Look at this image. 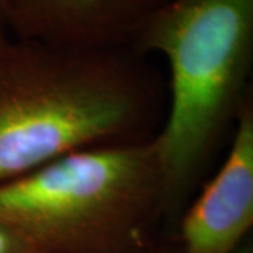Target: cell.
I'll use <instances>...</instances> for the list:
<instances>
[{"mask_svg": "<svg viewBox=\"0 0 253 253\" xmlns=\"http://www.w3.org/2000/svg\"><path fill=\"white\" fill-rule=\"evenodd\" d=\"M181 253H235L253 226V96L235 120L226 159L180 218Z\"/></svg>", "mask_w": 253, "mask_h": 253, "instance_id": "277c9868", "label": "cell"}, {"mask_svg": "<svg viewBox=\"0 0 253 253\" xmlns=\"http://www.w3.org/2000/svg\"><path fill=\"white\" fill-rule=\"evenodd\" d=\"M6 1L0 0V31H6Z\"/></svg>", "mask_w": 253, "mask_h": 253, "instance_id": "ba28073f", "label": "cell"}, {"mask_svg": "<svg viewBox=\"0 0 253 253\" xmlns=\"http://www.w3.org/2000/svg\"><path fill=\"white\" fill-rule=\"evenodd\" d=\"M131 48L162 55L169 66L168 109L154 139L165 218L177 222L252 93L253 0H169Z\"/></svg>", "mask_w": 253, "mask_h": 253, "instance_id": "7a4b0ae2", "label": "cell"}, {"mask_svg": "<svg viewBox=\"0 0 253 253\" xmlns=\"http://www.w3.org/2000/svg\"><path fill=\"white\" fill-rule=\"evenodd\" d=\"M0 253H41L16 229L0 222Z\"/></svg>", "mask_w": 253, "mask_h": 253, "instance_id": "8992f818", "label": "cell"}, {"mask_svg": "<svg viewBox=\"0 0 253 253\" xmlns=\"http://www.w3.org/2000/svg\"><path fill=\"white\" fill-rule=\"evenodd\" d=\"M135 253H181L180 245H156L154 246L148 248V249H144L141 252H135Z\"/></svg>", "mask_w": 253, "mask_h": 253, "instance_id": "52a82bcc", "label": "cell"}, {"mask_svg": "<svg viewBox=\"0 0 253 253\" xmlns=\"http://www.w3.org/2000/svg\"><path fill=\"white\" fill-rule=\"evenodd\" d=\"M16 40L79 49L131 48L169 0H4Z\"/></svg>", "mask_w": 253, "mask_h": 253, "instance_id": "5b68a950", "label": "cell"}, {"mask_svg": "<svg viewBox=\"0 0 253 253\" xmlns=\"http://www.w3.org/2000/svg\"><path fill=\"white\" fill-rule=\"evenodd\" d=\"M7 40H9V38L6 37V34L0 31V45H1V44H4V42H6Z\"/></svg>", "mask_w": 253, "mask_h": 253, "instance_id": "30bf717a", "label": "cell"}, {"mask_svg": "<svg viewBox=\"0 0 253 253\" xmlns=\"http://www.w3.org/2000/svg\"><path fill=\"white\" fill-rule=\"evenodd\" d=\"M235 253H253L252 241H251V239H246L244 244L236 249Z\"/></svg>", "mask_w": 253, "mask_h": 253, "instance_id": "9c48e42d", "label": "cell"}, {"mask_svg": "<svg viewBox=\"0 0 253 253\" xmlns=\"http://www.w3.org/2000/svg\"><path fill=\"white\" fill-rule=\"evenodd\" d=\"M155 138V136H154ZM154 138L61 156L0 184V222L41 253H135L165 218Z\"/></svg>", "mask_w": 253, "mask_h": 253, "instance_id": "3957f363", "label": "cell"}, {"mask_svg": "<svg viewBox=\"0 0 253 253\" xmlns=\"http://www.w3.org/2000/svg\"><path fill=\"white\" fill-rule=\"evenodd\" d=\"M162 75L132 48L0 45V184L65 155L154 138Z\"/></svg>", "mask_w": 253, "mask_h": 253, "instance_id": "6da1fadb", "label": "cell"}]
</instances>
